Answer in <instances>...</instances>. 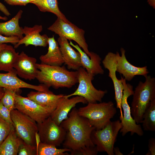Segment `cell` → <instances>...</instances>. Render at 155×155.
Returning <instances> with one entry per match:
<instances>
[{
	"label": "cell",
	"mask_w": 155,
	"mask_h": 155,
	"mask_svg": "<svg viewBox=\"0 0 155 155\" xmlns=\"http://www.w3.org/2000/svg\"><path fill=\"white\" fill-rule=\"evenodd\" d=\"M60 125L66 133L62 144L63 148L75 151L95 146L91 138L92 132L95 128L87 119L79 115L75 108L71 109L68 114V118L63 121Z\"/></svg>",
	"instance_id": "6da1fadb"
},
{
	"label": "cell",
	"mask_w": 155,
	"mask_h": 155,
	"mask_svg": "<svg viewBox=\"0 0 155 155\" xmlns=\"http://www.w3.org/2000/svg\"><path fill=\"white\" fill-rule=\"evenodd\" d=\"M38 69L36 78L49 88H70L78 82L77 71H69L64 66L36 63Z\"/></svg>",
	"instance_id": "7a4b0ae2"
},
{
	"label": "cell",
	"mask_w": 155,
	"mask_h": 155,
	"mask_svg": "<svg viewBox=\"0 0 155 155\" xmlns=\"http://www.w3.org/2000/svg\"><path fill=\"white\" fill-rule=\"evenodd\" d=\"M145 78V81H140L135 88L130 107L132 117L137 124L141 123L145 112L155 98V78L150 75Z\"/></svg>",
	"instance_id": "3957f363"
},
{
	"label": "cell",
	"mask_w": 155,
	"mask_h": 155,
	"mask_svg": "<svg viewBox=\"0 0 155 155\" xmlns=\"http://www.w3.org/2000/svg\"><path fill=\"white\" fill-rule=\"evenodd\" d=\"M117 110L111 101L99 103H88L78 110L79 115L87 119L95 129L104 127L116 114Z\"/></svg>",
	"instance_id": "277c9868"
},
{
	"label": "cell",
	"mask_w": 155,
	"mask_h": 155,
	"mask_svg": "<svg viewBox=\"0 0 155 155\" xmlns=\"http://www.w3.org/2000/svg\"><path fill=\"white\" fill-rule=\"evenodd\" d=\"M122 127V123L119 120L111 121L102 129L92 131L91 140L98 152H105L108 155H114V145Z\"/></svg>",
	"instance_id": "5b68a950"
},
{
	"label": "cell",
	"mask_w": 155,
	"mask_h": 155,
	"mask_svg": "<svg viewBox=\"0 0 155 155\" xmlns=\"http://www.w3.org/2000/svg\"><path fill=\"white\" fill-rule=\"evenodd\" d=\"M77 71V79L79 85L73 93L67 95L66 98L78 96L84 98L88 103H96L102 102V99L108 92L107 90H102L96 89L93 86L92 81L94 79L93 75L88 73L82 67Z\"/></svg>",
	"instance_id": "8992f818"
},
{
	"label": "cell",
	"mask_w": 155,
	"mask_h": 155,
	"mask_svg": "<svg viewBox=\"0 0 155 155\" xmlns=\"http://www.w3.org/2000/svg\"><path fill=\"white\" fill-rule=\"evenodd\" d=\"M11 116L18 136L26 143L36 145L38 132L37 122L16 109L11 111Z\"/></svg>",
	"instance_id": "52a82bcc"
},
{
	"label": "cell",
	"mask_w": 155,
	"mask_h": 155,
	"mask_svg": "<svg viewBox=\"0 0 155 155\" xmlns=\"http://www.w3.org/2000/svg\"><path fill=\"white\" fill-rule=\"evenodd\" d=\"M121 78L124 86L121 102L123 114V118L121 120L122 127L120 130V132L123 136H124L129 132H130L131 135L136 133L139 136H142L144 134L141 125L136 123L132 117L130 107L127 102L128 97L133 94V86L127 83L126 80L122 76Z\"/></svg>",
	"instance_id": "ba28073f"
},
{
	"label": "cell",
	"mask_w": 155,
	"mask_h": 155,
	"mask_svg": "<svg viewBox=\"0 0 155 155\" xmlns=\"http://www.w3.org/2000/svg\"><path fill=\"white\" fill-rule=\"evenodd\" d=\"M59 36H63L70 41L77 42L89 57L91 54L85 39V31L69 22H66L57 18L55 22L47 29Z\"/></svg>",
	"instance_id": "9c48e42d"
},
{
	"label": "cell",
	"mask_w": 155,
	"mask_h": 155,
	"mask_svg": "<svg viewBox=\"0 0 155 155\" xmlns=\"http://www.w3.org/2000/svg\"><path fill=\"white\" fill-rule=\"evenodd\" d=\"M37 125L38 134L40 142L56 147L63 144L65 138V131L50 116L43 122L37 123Z\"/></svg>",
	"instance_id": "30bf717a"
},
{
	"label": "cell",
	"mask_w": 155,
	"mask_h": 155,
	"mask_svg": "<svg viewBox=\"0 0 155 155\" xmlns=\"http://www.w3.org/2000/svg\"><path fill=\"white\" fill-rule=\"evenodd\" d=\"M15 109L29 117L37 123L43 122L52 113L28 97H23L17 93L15 94Z\"/></svg>",
	"instance_id": "8fae6325"
},
{
	"label": "cell",
	"mask_w": 155,
	"mask_h": 155,
	"mask_svg": "<svg viewBox=\"0 0 155 155\" xmlns=\"http://www.w3.org/2000/svg\"><path fill=\"white\" fill-rule=\"evenodd\" d=\"M117 54L110 52L106 55L102 61L105 68L108 70V76L112 80L114 86L115 99L116 102V107L120 110V120L123 118V113L121 106V102L123 95L124 86L122 79L119 80L116 77V65Z\"/></svg>",
	"instance_id": "7c38bea8"
},
{
	"label": "cell",
	"mask_w": 155,
	"mask_h": 155,
	"mask_svg": "<svg viewBox=\"0 0 155 155\" xmlns=\"http://www.w3.org/2000/svg\"><path fill=\"white\" fill-rule=\"evenodd\" d=\"M36 62L35 58L29 57L22 51L18 55L13 68L19 77L31 80L36 78L37 75L38 69Z\"/></svg>",
	"instance_id": "4fadbf2b"
},
{
	"label": "cell",
	"mask_w": 155,
	"mask_h": 155,
	"mask_svg": "<svg viewBox=\"0 0 155 155\" xmlns=\"http://www.w3.org/2000/svg\"><path fill=\"white\" fill-rule=\"evenodd\" d=\"M17 75L15 69L6 73H0V87L13 90L27 88L37 91L52 92L49 90V88L43 84L35 85L28 84L19 79Z\"/></svg>",
	"instance_id": "5bb4252c"
},
{
	"label": "cell",
	"mask_w": 155,
	"mask_h": 155,
	"mask_svg": "<svg viewBox=\"0 0 155 155\" xmlns=\"http://www.w3.org/2000/svg\"><path fill=\"white\" fill-rule=\"evenodd\" d=\"M120 51L121 56L118 52H116L117 54L116 72L122 74L126 81H131L136 75H141L145 77L148 75L149 72L147 66L139 67L132 65L126 58L125 50L121 48Z\"/></svg>",
	"instance_id": "9a60e30c"
},
{
	"label": "cell",
	"mask_w": 155,
	"mask_h": 155,
	"mask_svg": "<svg viewBox=\"0 0 155 155\" xmlns=\"http://www.w3.org/2000/svg\"><path fill=\"white\" fill-rule=\"evenodd\" d=\"M79 103H88L86 99L82 96H76L69 98L65 97L64 95L50 116L58 125H60L63 121L68 118V114L71 109Z\"/></svg>",
	"instance_id": "2e32d148"
},
{
	"label": "cell",
	"mask_w": 155,
	"mask_h": 155,
	"mask_svg": "<svg viewBox=\"0 0 155 155\" xmlns=\"http://www.w3.org/2000/svg\"><path fill=\"white\" fill-rule=\"evenodd\" d=\"M42 30L41 25L36 24L32 27L24 26L23 30L25 36L14 45V48H17L20 45L23 44L26 46L30 45L35 46H46L48 44L49 38L46 34L41 35L40 34V32Z\"/></svg>",
	"instance_id": "e0dca14e"
},
{
	"label": "cell",
	"mask_w": 155,
	"mask_h": 155,
	"mask_svg": "<svg viewBox=\"0 0 155 155\" xmlns=\"http://www.w3.org/2000/svg\"><path fill=\"white\" fill-rule=\"evenodd\" d=\"M58 42L62 54L64 63L69 69L77 70L82 67L81 55L79 52L76 51L71 46L68 40L63 36H60Z\"/></svg>",
	"instance_id": "ac0fdd59"
},
{
	"label": "cell",
	"mask_w": 155,
	"mask_h": 155,
	"mask_svg": "<svg viewBox=\"0 0 155 155\" xmlns=\"http://www.w3.org/2000/svg\"><path fill=\"white\" fill-rule=\"evenodd\" d=\"M70 44L75 48L80 53L82 67L87 72L95 76L98 74H103L104 71L100 65L101 58L96 53L90 52L89 57L83 51L77 44H74L70 41Z\"/></svg>",
	"instance_id": "d6986e66"
},
{
	"label": "cell",
	"mask_w": 155,
	"mask_h": 155,
	"mask_svg": "<svg viewBox=\"0 0 155 155\" xmlns=\"http://www.w3.org/2000/svg\"><path fill=\"white\" fill-rule=\"evenodd\" d=\"M31 91L27 97L40 105L49 110L52 113L56 108L59 102L65 95L63 94L56 95L53 92Z\"/></svg>",
	"instance_id": "ffe728a7"
},
{
	"label": "cell",
	"mask_w": 155,
	"mask_h": 155,
	"mask_svg": "<svg viewBox=\"0 0 155 155\" xmlns=\"http://www.w3.org/2000/svg\"><path fill=\"white\" fill-rule=\"evenodd\" d=\"M48 43V52L39 58L41 63L51 65L61 66L64 61L58 42L55 40L54 36L49 38Z\"/></svg>",
	"instance_id": "44dd1931"
},
{
	"label": "cell",
	"mask_w": 155,
	"mask_h": 155,
	"mask_svg": "<svg viewBox=\"0 0 155 155\" xmlns=\"http://www.w3.org/2000/svg\"><path fill=\"white\" fill-rule=\"evenodd\" d=\"M23 11L20 10L16 14L8 21L0 22V34L6 37L17 36L20 39L24 37L23 28L19 25Z\"/></svg>",
	"instance_id": "7402d4cb"
},
{
	"label": "cell",
	"mask_w": 155,
	"mask_h": 155,
	"mask_svg": "<svg viewBox=\"0 0 155 155\" xmlns=\"http://www.w3.org/2000/svg\"><path fill=\"white\" fill-rule=\"evenodd\" d=\"M23 140L17 134L14 127L0 144V155H17Z\"/></svg>",
	"instance_id": "603a6c76"
},
{
	"label": "cell",
	"mask_w": 155,
	"mask_h": 155,
	"mask_svg": "<svg viewBox=\"0 0 155 155\" xmlns=\"http://www.w3.org/2000/svg\"><path fill=\"white\" fill-rule=\"evenodd\" d=\"M19 54L12 46L7 44L0 52V71L9 72L14 70L13 65Z\"/></svg>",
	"instance_id": "cb8c5ba5"
},
{
	"label": "cell",
	"mask_w": 155,
	"mask_h": 155,
	"mask_svg": "<svg viewBox=\"0 0 155 155\" xmlns=\"http://www.w3.org/2000/svg\"><path fill=\"white\" fill-rule=\"evenodd\" d=\"M31 3L36 5L42 12L52 13L63 21L67 22H69L60 11L57 0H37Z\"/></svg>",
	"instance_id": "d4e9b609"
},
{
	"label": "cell",
	"mask_w": 155,
	"mask_h": 155,
	"mask_svg": "<svg viewBox=\"0 0 155 155\" xmlns=\"http://www.w3.org/2000/svg\"><path fill=\"white\" fill-rule=\"evenodd\" d=\"M141 123L144 130L155 131V98L151 101L145 112Z\"/></svg>",
	"instance_id": "484cf974"
},
{
	"label": "cell",
	"mask_w": 155,
	"mask_h": 155,
	"mask_svg": "<svg viewBox=\"0 0 155 155\" xmlns=\"http://www.w3.org/2000/svg\"><path fill=\"white\" fill-rule=\"evenodd\" d=\"M36 146L37 155H69V154L65 152L71 151L67 148L58 149L54 146L40 142Z\"/></svg>",
	"instance_id": "4316f807"
},
{
	"label": "cell",
	"mask_w": 155,
	"mask_h": 155,
	"mask_svg": "<svg viewBox=\"0 0 155 155\" xmlns=\"http://www.w3.org/2000/svg\"><path fill=\"white\" fill-rule=\"evenodd\" d=\"M19 90L4 88L3 95L0 101L11 111L15 109V94L17 93Z\"/></svg>",
	"instance_id": "83f0119b"
},
{
	"label": "cell",
	"mask_w": 155,
	"mask_h": 155,
	"mask_svg": "<svg viewBox=\"0 0 155 155\" xmlns=\"http://www.w3.org/2000/svg\"><path fill=\"white\" fill-rule=\"evenodd\" d=\"M14 127L13 124L7 122L0 117V144Z\"/></svg>",
	"instance_id": "f1b7e54d"
},
{
	"label": "cell",
	"mask_w": 155,
	"mask_h": 155,
	"mask_svg": "<svg viewBox=\"0 0 155 155\" xmlns=\"http://www.w3.org/2000/svg\"><path fill=\"white\" fill-rule=\"evenodd\" d=\"M18 155H37V146L28 144L23 141L19 147Z\"/></svg>",
	"instance_id": "f546056e"
},
{
	"label": "cell",
	"mask_w": 155,
	"mask_h": 155,
	"mask_svg": "<svg viewBox=\"0 0 155 155\" xmlns=\"http://www.w3.org/2000/svg\"><path fill=\"white\" fill-rule=\"evenodd\" d=\"M71 155H96L98 152L96 146L86 147L75 151H71Z\"/></svg>",
	"instance_id": "4dcf8cb0"
},
{
	"label": "cell",
	"mask_w": 155,
	"mask_h": 155,
	"mask_svg": "<svg viewBox=\"0 0 155 155\" xmlns=\"http://www.w3.org/2000/svg\"><path fill=\"white\" fill-rule=\"evenodd\" d=\"M0 117L7 122L13 125L11 117V111L5 106L0 101Z\"/></svg>",
	"instance_id": "1f68e13d"
},
{
	"label": "cell",
	"mask_w": 155,
	"mask_h": 155,
	"mask_svg": "<svg viewBox=\"0 0 155 155\" xmlns=\"http://www.w3.org/2000/svg\"><path fill=\"white\" fill-rule=\"evenodd\" d=\"M20 39L19 37L17 36L6 37L0 34V44L10 43L14 45Z\"/></svg>",
	"instance_id": "d6a6232c"
},
{
	"label": "cell",
	"mask_w": 155,
	"mask_h": 155,
	"mask_svg": "<svg viewBox=\"0 0 155 155\" xmlns=\"http://www.w3.org/2000/svg\"><path fill=\"white\" fill-rule=\"evenodd\" d=\"M7 4L12 5L25 6L30 3L29 0H4Z\"/></svg>",
	"instance_id": "836d02e7"
},
{
	"label": "cell",
	"mask_w": 155,
	"mask_h": 155,
	"mask_svg": "<svg viewBox=\"0 0 155 155\" xmlns=\"http://www.w3.org/2000/svg\"><path fill=\"white\" fill-rule=\"evenodd\" d=\"M148 150L146 155H155V139L153 137L150 138L148 140Z\"/></svg>",
	"instance_id": "e575fe53"
},
{
	"label": "cell",
	"mask_w": 155,
	"mask_h": 155,
	"mask_svg": "<svg viewBox=\"0 0 155 155\" xmlns=\"http://www.w3.org/2000/svg\"><path fill=\"white\" fill-rule=\"evenodd\" d=\"M0 11L7 16H9L11 14L5 6L0 2Z\"/></svg>",
	"instance_id": "d590c367"
},
{
	"label": "cell",
	"mask_w": 155,
	"mask_h": 155,
	"mask_svg": "<svg viewBox=\"0 0 155 155\" xmlns=\"http://www.w3.org/2000/svg\"><path fill=\"white\" fill-rule=\"evenodd\" d=\"M114 155H123V154L121 153L119 148L117 147H114L113 150Z\"/></svg>",
	"instance_id": "8d00e7d4"
},
{
	"label": "cell",
	"mask_w": 155,
	"mask_h": 155,
	"mask_svg": "<svg viewBox=\"0 0 155 155\" xmlns=\"http://www.w3.org/2000/svg\"><path fill=\"white\" fill-rule=\"evenodd\" d=\"M147 2L150 6L155 8V0H148Z\"/></svg>",
	"instance_id": "74e56055"
},
{
	"label": "cell",
	"mask_w": 155,
	"mask_h": 155,
	"mask_svg": "<svg viewBox=\"0 0 155 155\" xmlns=\"http://www.w3.org/2000/svg\"><path fill=\"white\" fill-rule=\"evenodd\" d=\"M4 92V88L0 87V100L3 95Z\"/></svg>",
	"instance_id": "f35d334b"
},
{
	"label": "cell",
	"mask_w": 155,
	"mask_h": 155,
	"mask_svg": "<svg viewBox=\"0 0 155 155\" xmlns=\"http://www.w3.org/2000/svg\"><path fill=\"white\" fill-rule=\"evenodd\" d=\"M7 44L4 43L2 44H0V52L6 46Z\"/></svg>",
	"instance_id": "ab89813d"
},
{
	"label": "cell",
	"mask_w": 155,
	"mask_h": 155,
	"mask_svg": "<svg viewBox=\"0 0 155 155\" xmlns=\"http://www.w3.org/2000/svg\"><path fill=\"white\" fill-rule=\"evenodd\" d=\"M0 19L4 20H6L7 19V18L5 16L2 17L0 15Z\"/></svg>",
	"instance_id": "60d3db41"
},
{
	"label": "cell",
	"mask_w": 155,
	"mask_h": 155,
	"mask_svg": "<svg viewBox=\"0 0 155 155\" xmlns=\"http://www.w3.org/2000/svg\"><path fill=\"white\" fill-rule=\"evenodd\" d=\"M37 0H29L30 3H31L32 2L35 1Z\"/></svg>",
	"instance_id": "b9f144b4"
}]
</instances>
